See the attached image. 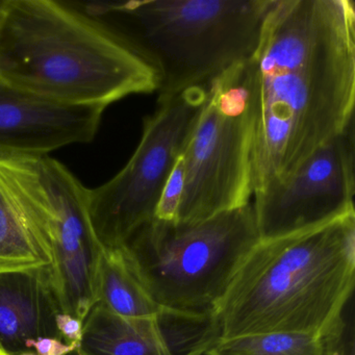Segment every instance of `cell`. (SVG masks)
Listing matches in <instances>:
<instances>
[{"mask_svg": "<svg viewBox=\"0 0 355 355\" xmlns=\"http://www.w3.org/2000/svg\"><path fill=\"white\" fill-rule=\"evenodd\" d=\"M55 324H57L60 338L64 343L80 344L83 336V325H84L82 321L67 313H60L55 317Z\"/></svg>", "mask_w": 355, "mask_h": 355, "instance_id": "cell-18", "label": "cell"}, {"mask_svg": "<svg viewBox=\"0 0 355 355\" xmlns=\"http://www.w3.org/2000/svg\"><path fill=\"white\" fill-rule=\"evenodd\" d=\"M253 130L252 73L246 61L207 83V98L182 151L178 221H200L251 202Z\"/></svg>", "mask_w": 355, "mask_h": 355, "instance_id": "cell-7", "label": "cell"}, {"mask_svg": "<svg viewBox=\"0 0 355 355\" xmlns=\"http://www.w3.org/2000/svg\"><path fill=\"white\" fill-rule=\"evenodd\" d=\"M67 355H83V354H82V353L80 352V351H78V349L76 348V350L72 351L71 353H69V354H67Z\"/></svg>", "mask_w": 355, "mask_h": 355, "instance_id": "cell-19", "label": "cell"}, {"mask_svg": "<svg viewBox=\"0 0 355 355\" xmlns=\"http://www.w3.org/2000/svg\"><path fill=\"white\" fill-rule=\"evenodd\" d=\"M354 347L353 322L330 336L269 332L221 340L205 355H347Z\"/></svg>", "mask_w": 355, "mask_h": 355, "instance_id": "cell-13", "label": "cell"}, {"mask_svg": "<svg viewBox=\"0 0 355 355\" xmlns=\"http://www.w3.org/2000/svg\"><path fill=\"white\" fill-rule=\"evenodd\" d=\"M51 253L0 189V274L51 267Z\"/></svg>", "mask_w": 355, "mask_h": 355, "instance_id": "cell-15", "label": "cell"}, {"mask_svg": "<svg viewBox=\"0 0 355 355\" xmlns=\"http://www.w3.org/2000/svg\"><path fill=\"white\" fill-rule=\"evenodd\" d=\"M184 189V162L182 155L166 184L155 217L164 221H178V207Z\"/></svg>", "mask_w": 355, "mask_h": 355, "instance_id": "cell-16", "label": "cell"}, {"mask_svg": "<svg viewBox=\"0 0 355 355\" xmlns=\"http://www.w3.org/2000/svg\"><path fill=\"white\" fill-rule=\"evenodd\" d=\"M20 355H37L36 353L31 352V351H26V352L22 353V354Z\"/></svg>", "mask_w": 355, "mask_h": 355, "instance_id": "cell-21", "label": "cell"}, {"mask_svg": "<svg viewBox=\"0 0 355 355\" xmlns=\"http://www.w3.org/2000/svg\"><path fill=\"white\" fill-rule=\"evenodd\" d=\"M249 64L255 194L354 123V1L274 0Z\"/></svg>", "mask_w": 355, "mask_h": 355, "instance_id": "cell-1", "label": "cell"}, {"mask_svg": "<svg viewBox=\"0 0 355 355\" xmlns=\"http://www.w3.org/2000/svg\"><path fill=\"white\" fill-rule=\"evenodd\" d=\"M98 302L126 318L157 317L164 311L149 296L123 245L103 248Z\"/></svg>", "mask_w": 355, "mask_h": 355, "instance_id": "cell-14", "label": "cell"}, {"mask_svg": "<svg viewBox=\"0 0 355 355\" xmlns=\"http://www.w3.org/2000/svg\"><path fill=\"white\" fill-rule=\"evenodd\" d=\"M80 344H66L60 338H40L26 343V349H35L37 355H67L76 350Z\"/></svg>", "mask_w": 355, "mask_h": 355, "instance_id": "cell-17", "label": "cell"}, {"mask_svg": "<svg viewBox=\"0 0 355 355\" xmlns=\"http://www.w3.org/2000/svg\"><path fill=\"white\" fill-rule=\"evenodd\" d=\"M0 355H11V354H9V353H8L7 351H6L5 349L3 348V347H0Z\"/></svg>", "mask_w": 355, "mask_h": 355, "instance_id": "cell-20", "label": "cell"}, {"mask_svg": "<svg viewBox=\"0 0 355 355\" xmlns=\"http://www.w3.org/2000/svg\"><path fill=\"white\" fill-rule=\"evenodd\" d=\"M354 123L286 178L253 194L259 240L317 227L354 211Z\"/></svg>", "mask_w": 355, "mask_h": 355, "instance_id": "cell-9", "label": "cell"}, {"mask_svg": "<svg viewBox=\"0 0 355 355\" xmlns=\"http://www.w3.org/2000/svg\"><path fill=\"white\" fill-rule=\"evenodd\" d=\"M259 242L252 202L196 222L153 218L123 244L149 296L164 311L215 313Z\"/></svg>", "mask_w": 355, "mask_h": 355, "instance_id": "cell-5", "label": "cell"}, {"mask_svg": "<svg viewBox=\"0 0 355 355\" xmlns=\"http://www.w3.org/2000/svg\"><path fill=\"white\" fill-rule=\"evenodd\" d=\"M83 324V355H174L157 315L122 317L97 302Z\"/></svg>", "mask_w": 355, "mask_h": 355, "instance_id": "cell-12", "label": "cell"}, {"mask_svg": "<svg viewBox=\"0 0 355 355\" xmlns=\"http://www.w3.org/2000/svg\"><path fill=\"white\" fill-rule=\"evenodd\" d=\"M0 3H1V0H0Z\"/></svg>", "mask_w": 355, "mask_h": 355, "instance_id": "cell-23", "label": "cell"}, {"mask_svg": "<svg viewBox=\"0 0 355 355\" xmlns=\"http://www.w3.org/2000/svg\"><path fill=\"white\" fill-rule=\"evenodd\" d=\"M105 110L57 103L0 80V153L47 155L91 142Z\"/></svg>", "mask_w": 355, "mask_h": 355, "instance_id": "cell-10", "label": "cell"}, {"mask_svg": "<svg viewBox=\"0 0 355 355\" xmlns=\"http://www.w3.org/2000/svg\"><path fill=\"white\" fill-rule=\"evenodd\" d=\"M0 80L57 103L107 107L159 90L155 70L71 1L1 0Z\"/></svg>", "mask_w": 355, "mask_h": 355, "instance_id": "cell-3", "label": "cell"}, {"mask_svg": "<svg viewBox=\"0 0 355 355\" xmlns=\"http://www.w3.org/2000/svg\"><path fill=\"white\" fill-rule=\"evenodd\" d=\"M347 355H354V348L351 349V350L349 351L348 354Z\"/></svg>", "mask_w": 355, "mask_h": 355, "instance_id": "cell-22", "label": "cell"}, {"mask_svg": "<svg viewBox=\"0 0 355 355\" xmlns=\"http://www.w3.org/2000/svg\"><path fill=\"white\" fill-rule=\"evenodd\" d=\"M355 284V211L311 230L259 240L218 303L222 340L344 329Z\"/></svg>", "mask_w": 355, "mask_h": 355, "instance_id": "cell-2", "label": "cell"}, {"mask_svg": "<svg viewBox=\"0 0 355 355\" xmlns=\"http://www.w3.org/2000/svg\"><path fill=\"white\" fill-rule=\"evenodd\" d=\"M60 313L47 268L0 274V347L9 354L26 352L31 340H61L55 324Z\"/></svg>", "mask_w": 355, "mask_h": 355, "instance_id": "cell-11", "label": "cell"}, {"mask_svg": "<svg viewBox=\"0 0 355 355\" xmlns=\"http://www.w3.org/2000/svg\"><path fill=\"white\" fill-rule=\"evenodd\" d=\"M0 189L51 253L47 274L60 311L84 322L99 301L103 250L89 189L49 155L8 153H0Z\"/></svg>", "mask_w": 355, "mask_h": 355, "instance_id": "cell-6", "label": "cell"}, {"mask_svg": "<svg viewBox=\"0 0 355 355\" xmlns=\"http://www.w3.org/2000/svg\"><path fill=\"white\" fill-rule=\"evenodd\" d=\"M207 84L161 95L143 124L140 143L125 167L89 189V214L103 248L121 246L155 217L166 184L205 103Z\"/></svg>", "mask_w": 355, "mask_h": 355, "instance_id": "cell-8", "label": "cell"}, {"mask_svg": "<svg viewBox=\"0 0 355 355\" xmlns=\"http://www.w3.org/2000/svg\"><path fill=\"white\" fill-rule=\"evenodd\" d=\"M71 3L155 70L161 96L207 85L249 61L274 0Z\"/></svg>", "mask_w": 355, "mask_h": 355, "instance_id": "cell-4", "label": "cell"}]
</instances>
